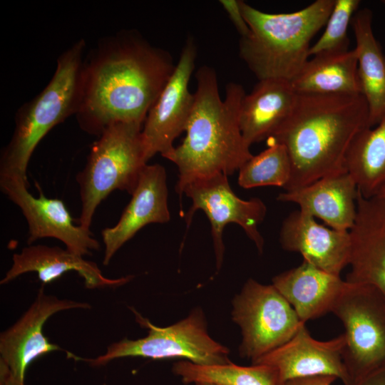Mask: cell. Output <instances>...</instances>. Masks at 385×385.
Segmentation results:
<instances>
[{"label":"cell","mask_w":385,"mask_h":385,"mask_svg":"<svg viewBox=\"0 0 385 385\" xmlns=\"http://www.w3.org/2000/svg\"><path fill=\"white\" fill-rule=\"evenodd\" d=\"M74 271L83 279L88 289L118 287L133 278V275L117 279L106 277L96 263L86 260L67 249L43 245H29L19 253H14L12 265L1 279L0 284H6L19 276L36 272L43 284L59 279L63 274Z\"/></svg>","instance_id":"18"},{"label":"cell","mask_w":385,"mask_h":385,"mask_svg":"<svg viewBox=\"0 0 385 385\" xmlns=\"http://www.w3.org/2000/svg\"><path fill=\"white\" fill-rule=\"evenodd\" d=\"M272 284L306 323L331 312L348 283L303 260L299 266L274 276Z\"/></svg>","instance_id":"20"},{"label":"cell","mask_w":385,"mask_h":385,"mask_svg":"<svg viewBox=\"0 0 385 385\" xmlns=\"http://www.w3.org/2000/svg\"><path fill=\"white\" fill-rule=\"evenodd\" d=\"M220 4L227 13V15L241 36L245 37L250 33V28L243 16L240 1L237 0H220Z\"/></svg>","instance_id":"28"},{"label":"cell","mask_w":385,"mask_h":385,"mask_svg":"<svg viewBox=\"0 0 385 385\" xmlns=\"http://www.w3.org/2000/svg\"><path fill=\"white\" fill-rule=\"evenodd\" d=\"M346 169L366 198L376 196L385 185V118L356 137L347 153Z\"/></svg>","instance_id":"24"},{"label":"cell","mask_w":385,"mask_h":385,"mask_svg":"<svg viewBox=\"0 0 385 385\" xmlns=\"http://www.w3.org/2000/svg\"><path fill=\"white\" fill-rule=\"evenodd\" d=\"M183 194L192 201L185 218L188 227L199 210L205 213L210 222L217 270L221 268L225 252L223 230L229 223L240 225L260 253L262 252L264 239L258 226L265 217L267 207L260 198H240L231 189L227 175L223 173L192 180L185 186Z\"/></svg>","instance_id":"10"},{"label":"cell","mask_w":385,"mask_h":385,"mask_svg":"<svg viewBox=\"0 0 385 385\" xmlns=\"http://www.w3.org/2000/svg\"><path fill=\"white\" fill-rule=\"evenodd\" d=\"M91 305L46 294L43 287L21 317L0 334V385H25L28 367L38 357L62 349L43 334L46 321L53 314Z\"/></svg>","instance_id":"11"},{"label":"cell","mask_w":385,"mask_h":385,"mask_svg":"<svg viewBox=\"0 0 385 385\" xmlns=\"http://www.w3.org/2000/svg\"><path fill=\"white\" fill-rule=\"evenodd\" d=\"M349 232L350 270L345 280L374 286L385 295V200L366 198L358 190L356 217Z\"/></svg>","instance_id":"15"},{"label":"cell","mask_w":385,"mask_h":385,"mask_svg":"<svg viewBox=\"0 0 385 385\" xmlns=\"http://www.w3.org/2000/svg\"><path fill=\"white\" fill-rule=\"evenodd\" d=\"M337 379L332 376L319 375L289 379L279 385H332Z\"/></svg>","instance_id":"29"},{"label":"cell","mask_w":385,"mask_h":385,"mask_svg":"<svg viewBox=\"0 0 385 385\" xmlns=\"http://www.w3.org/2000/svg\"><path fill=\"white\" fill-rule=\"evenodd\" d=\"M131 310L137 322L148 329L146 337L135 340L125 338L114 342L103 354L93 359L81 358L70 352L67 357L93 366H103L113 359L127 356L152 359L182 358L202 365L230 362L227 347L209 334L202 309L197 307L185 318L165 327L154 325L135 309Z\"/></svg>","instance_id":"7"},{"label":"cell","mask_w":385,"mask_h":385,"mask_svg":"<svg viewBox=\"0 0 385 385\" xmlns=\"http://www.w3.org/2000/svg\"><path fill=\"white\" fill-rule=\"evenodd\" d=\"M279 241L284 250L301 254L303 260L327 272L340 276L349 265V231L319 224L314 217L300 210L292 212L283 221Z\"/></svg>","instance_id":"17"},{"label":"cell","mask_w":385,"mask_h":385,"mask_svg":"<svg viewBox=\"0 0 385 385\" xmlns=\"http://www.w3.org/2000/svg\"><path fill=\"white\" fill-rule=\"evenodd\" d=\"M334 1L316 0L297 11L270 14L240 1L250 28L240 41V58L259 81H291L309 59L311 41L325 26Z\"/></svg>","instance_id":"4"},{"label":"cell","mask_w":385,"mask_h":385,"mask_svg":"<svg viewBox=\"0 0 385 385\" xmlns=\"http://www.w3.org/2000/svg\"><path fill=\"white\" fill-rule=\"evenodd\" d=\"M143 125L118 123L93 143L83 169L76 175L81 203L78 225L90 230L98 206L115 190L132 194L148 164Z\"/></svg>","instance_id":"6"},{"label":"cell","mask_w":385,"mask_h":385,"mask_svg":"<svg viewBox=\"0 0 385 385\" xmlns=\"http://www.w3.org/2000/svg\"><path fill=\"white\" fill-rule=\"evenodd\" d=\"M376 196L385 200V185L380 189Z\"/></svg>","instance_id":"31"},{"label":"cell","mask_w":385,"mask_h":385,"mask_svg":"<svg viewBox=\"0 0 385 385\" xmlns=\"http://www.w3.org/2000/svg\"><path fill=\"white\" fill-rule=\"evenodd\" d=\"M289 82L297 93L361 94L356 51L314 55Z\"/></svg>","instance_id":"23"},{"label":"cell","mask_w":385,"mask_h":385,"mask_svg":"<svg viewBox=\"0 0 385 385\" xmlns=\"http://www.w3.org/2000/svg\"><path fill=\"white\" fill-rule=\"evenodd\" d=\"M373 13L358 9L352 17L361 93L366 100L372 128L385 118V56L372 26Z\"/></svg>","instance_id":"22"},{"label":"cell","mask_w":385,"mask_h":385,"mask_svg":"<svg viewBox=\"0 0 385 385\" xmlns=\"http://www.w3.org/2000/svg\"><path fill=\"white\" fill-rule=\"evenodd\" d=\"M173 371L185 384L205 383L215 385H279L277 370L267 364L240 366L231 361L222 364L202 365L188 360L176 362Z\"/></svg>","instance_id":"25"},{"label":"cell","mask_w":385,"mask_h":385,"mask_svg":"<svg viewBox=\"0 0 385 385\" xmlns=\"http://www.w3.org/2000/svg\"><path fill=\"white\" fill-rule=\"evenodd\" d=\"M238 171V184L243 188L277 186L284 189L291 178L292 164L285 147L269 139L268 147L252 155Z\"/></svg>","instance_id":"26"},{"label":"cell","mask_w":385,"mask_h":385,"mask_svg":"<svg viewBox=\"0 0 385 385\" xmlns=\"http://www.w3.org/2000/svg\"><path fill=\"white\" fill-rule=\"evenodd\" d=\"M359 0H335L334 5L319 39L311 46L309 56L324 52L349 50L347 29L359 9Z\"/></svg>","instance_id":"27"},{"label":"cell","mask_w":385,"mask_h":385,"mask_svg":"<svg viewBox=\"0 0 385 385\" xmlns=\"http://www.w3.org/2000/svg\"><path fill=\"white\" fill-rule=\"evenodd\" d=\"M344 345V333L328 341H319L311 336L304 324L286 343L252 364L273 366L279 384L296 378L327 375L349 385L342 359Z\"/></svg>","instance_id":"14"},{"label":"cell","mask_w":385,"mask_h":385,"mask_svg":"<svg viewBox=\"0 0 385 385\" xmlns=\"http://www.w3.org/2000/svg\"><path fill=\"white\" fill-rule=\"evenodd\" d=\"M232 305V319L242 333L240 355L252 363L286 343L305 324L272 284L252 278Z\"/></svg>","instance_id":"9"},{"label":"cell","mask_w":385,"mask_h":385,"mask_svg":"<svg viewBox=\"0 0 385 385\" xmlns=\"http://www.w3.org/2000/svg\"><path fill=\"white\" fill-rule=\"evenodd\" d=\"M131 195L118 222L101 232L104 265H108L117 251L143 227L165 223L170 219L166 173L161 165H145Z\"/></svg>","instance_id":"16"},{"label":"cell","mask_w":385,"mask_h":385,"mask_svg":"<svg viewBox=\"0 0 385 385\" xmlns=\"http://www.w3.org/2000/svg\"><path fill=\"white\" fill-rule=\"evenodd\" d=\"M195 78V101L186 136L180 145L163 155L178 167L175 190L180 197L192 180L217 173L232 175L253 155L240 125L245 96L243 87L229 83L222 99L212 68L202 66Z\"/></svg>","instance_id":"3"},{"label":"cell","mask_w":385,"mask_h":385,"mask_svg":"<svg viewBox=\"0 0 385 385\" xmlns=\"http://www.w3.org/2000/svg\"><path fill=\"white\" fill-rule=\"evenodd\" d=\"M29 184L24 180L0 176L1 191L16 206L29 227L27 244L46 237L61 241L66 249L81 257L99 250V242L90 230L76 225L64 202L45 196L38 184V197L28 191Z\"/></svg>","instance_id":"13"},{"label":"cell","mask_w":385,"mask_h":385,"mask_svg":"<svg viewBox=\"0 0 385 385\" xmlns=\"http://www.w3.org/2000/svg\"><path fill=\"white\" fill-rule=\"evenodd\" d=\"M352 385H385V366L369 374Z\"/></svg>","instance_id":"30"},{"label":"cell","mask_w":385,"mask_h":385,"mask_svg":"<svg viewBox=\"0 0 385 385\" xmlns=\"http://www.w3.org/2000/svg\"><path fill=\"white\" fill-rule=\"evenodd\" d=\"M347 283L331 312L345 329L342 359L352 385L385 366V295L371 285Z\"/></svg>","instance_id":"8"},{"label":"cell","mask_w":385,"mask_h":385,"mask_svg":"<svg viewBox=\"0 0 385 385\" xmlns=\"http://www.w3.org/2000/svg\"><path fill=\"white\" fill-rule=\"evenodd\" d=\"M358 188L348 173L329 175L277 196L297 204L301 211L323 220L329 227L349 231L356 213Z\"/></svg>","instance_id":"19"},{"label":"cell","mask_w":385,"mask_h":385,"mask_svg":"<svg viewBox=\"0 0 385 385\" xmlns=\"http://www.w3.org/2000/svg\"><path fill=\"white\" fill-rule=\"evenodd\" d=\"M175 65L170 54L134 31L102 38L83 61L79 127L99 137L118 123L144 124Z\"/></svg>","instance_id":"1"},{"label":"cell","mask_w":385,"mask_h":385,"mask_svg":"<svg viewBox=\"0 0 385 385\" xmlns=\"http://www.w3.org/2000/svg\"><path fill=\"white\" fill-rule=\"evenodd\" d=\"M195 385H215V384H205V383H199V384H195Z\"/></svg>","instance_id":"32"},{"label":"cell","mask_w":385,"mask_h":385,"mask_svg":"<svg viewBox=\"0 0 385 385\" xmlns=\"http://www.w3.org/2000/svg\"><path fill=\"white\" fill-rule=\"evenodd\" d=\"M368 128L369 109L361 94L297 93L291 113L267 139L283 145L289 154L292 175L285 191L347 173L348 151Z\"/></svg>","instance_id":"2"},{"label":"cell","mask_w":385,"mask_h":385,"mask_svg":"<svg viewBox=\"0 0 385 385\" xmlns=\"http://www.w3.org/2000/svg\"><path fill=\"white\" fill-rule=\"evenodd\" d=\"M85 48L86 41L80 38L63 52L48 83L17 111L12 136L1 153L0 176L29 183L27 168L35 148L53 127L76 115Z\"/></svg>","instance_id":"5"},{"label":"cell","mask_w":385,"mask_h":385,"mask_svg":"<svg viewBox=\"0 0 385 385\" xmlns=\"http://www.w3.org/2000/svg\"><path fill=\"white\" fill-rule=\"evenodd\" d=\"M296 97L288 81H259L251 93L245 94L240 106V125L247 144L270 138L291 113Z\"/></svg>","instance_id":"21"},{"label":"cell","mask_w":385,"mask_h":385,"mask_svg":"<svg viewBox=\"0 0 385 385\" xmlns=\"http://www.w3.org/2000/svg\"><path fill=\"white\" fill-rule=\"evenodd\" d=\"M197 48L187 39L175 69L148 112L142 129L148 161L156 153L163 156L174 148V140L185 131L195 101L189 82L195 69Z\"/></svg>","instance_id":"12"}]
</instances>
